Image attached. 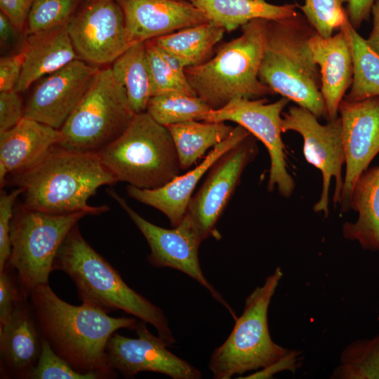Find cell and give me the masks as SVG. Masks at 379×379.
<instances>
[{
	"label": "cell",
	"instance_id": "obj_1",
	"mask_svg": "<svg viewBox=\"0 0 379 379\" xmlns=\"http://www.w3.org/2000/svg\"><path fill=\"white\" fill-rule=\"evenodd\" d=\"M29 298L42 337L56 354L80 373L98 379L117 377L106 346L117 330H135V318L112 317L85 303L72 305L59 298L48 283L37 286Z\"/></svg>",
	"mask_w": 379,
	"mask_h": 379
},
{
	"label": "cell",
	"instance_id": "obj_2",
	"mask_svg": "<svg viewBox=\"0 0 379 379\" xmlns=\"http://www.w3.org/2000/svg\"><path fill=\"white\" fill-rule=\"evenodd\" d=\"M12 178V184L22 191V206L50 214L105 213L109 209L107 206H92L88 200L100 187L117 182L98 153L70 150L58 145Z\"/></svg>",
	"mask_w": 379,
	"mask_h": 379
},
{
	"label": "cell",
	"instance_id": "obj_3",
	"mask_svg": "<svg viewBox=\"0 0 379 379\" xmlns=\"http://www.w3.org/2000/svg\"><path fill=\"white\" fill-rule=\"evenodd\" d=\"M53 268L69 276L82 303L107 313L122 310L151 324L168 346L175 342L163 311L124 282L116 269L85 240L77 224L62 244Z\"/></svg>",
	"mask_w": 379,
	"mask_h": 379
},
{
	"label": "cell",
	"instance_id": "obj_4",
	"mask_svg": "<svg viewBox=\"0 0 379 379\" xmlns=\"http://www.w3.org/2000/svg\"><path fill=\"white\" fill-rule=\"evenodd\" d=\"M302 13L268 20L258 77L274 93L293 101L318 119H327L321 73L308 46L315 33Z\"/></svg>",
	"mask_w": 379,
	"mask_h": 379
},
{
	"label": "cell",
	"instance_id": "obj_5",
	"mask_svg": "<svg viewBox=\"0 0 379 379\" xmlns=\"http://www.w3.org/2000/svg\"><path fill=\"white\" fill-rule=\"evenodd\" d=\"M267 21L258 18L248 22L238 37L221 45L211 59L185 69L193 91L211 109L234 98L255 99L274 93L258 77Z\"/></svg>",
	"mask_w": 379,
	"mask_h": 379
},
{
	"label": "cell",
	"instance_id": "obj_6",
	"mask_svg": "<svg viewBox=\"0 0 379 379\" xmlns=\"http://www.w3.org/2000/svg\"><path fill=\"white\" fill-rule=\"evenodd\" d=\"M98 154L117 182L141 189L161 187L182 170L168 129L147 112L136 114L123 133Z\"/></svg>",
	"mask_w": 379,
	"mask_h": 379
},
{
	"label": "cell",
	"instance_id": "obj_7",
	"mask_svg": "<svg viewBox=\"0 0 379 379\" xmlns=\"http://www.w3.org/2000/svg\"><path fill=\"white\" fill-rule=\"evenodd\" d=\"M280 267L246 298L244 311L235 320L226 340L212 353L208 367L215 379H230L263 368L281 359L289 350L274 343L270 334L267 313L283 277Z\"/></svg>",
	"mask_w": 379,
	"mask_h": 379
},
{
	"label": "cell",
	"instance_id": "obj_8",
	"mask_svg": "<svg viewBox=\"0 0 379 379\" xmlns=\"http://www.w3.org/2000/svg\"><path fill=\"white\" fill-rule=\"evenodd\" d=\"M135 114L112 68L98 70L84 96L60 129L58 145L99 153L119 137Z\"/></svg>",
	"mask_w": 379,
	"mask_h": 379
},
{
	"label": "cell",
	"instance_id": "obj_9",
	"mask_svg": "<svg viewBox=\"0 0 379 379\" xmlns=\"http://www.w3.org/2000/svg\"><path fill=\"white\" fill-rule=\"evenodd\" d=\"M84 212L50 214L18 208L11 223V253L8 264L16 273L20 292L28 299L39 285L48 284L53 262Z\"/></svg>",
	"mask_w": 379,
	"mask_h": 379
},
{
	"label": "cell",
	"instance_id": "obj_10",
	"mask_svg": "<svg viewBox=\"0 0 379 379\" xmlns=\"http://www.w3.org/2000/svg\"><path fill=\"white\" fill-rule=\"evenodd\" d=\"M281 131H293L303 139V154L306 161L320 170L322 174V189L319 199L313 206L315 213H329V187L331 179L335 182L333 202L339 205L344 178L342 168L345 164V152L343 138V124L340 117L328 121L325 125L308 109L291 106L282 113Z\"/></svg>",
	"mask_w": 379,
	"mask_h": 379
},
{
	"label": "cell",
	"instance_id": "obj_11",
	"mask_svg": "<svg viewBox=\"0 0 379 379\" xmlns=\"http://www.w3.org/2000/svg\"><path fill=\"white\" fill-rule=\"evenodd\" d=\"M290 100L282 97L274 102L267 103L266 98H237L224 107L212 109L204 121H233L244 127L266 147L270 158L267 190L277 189L279 194L290 197L295 189V181L288 173L285 147L281 139V117Z\"/></svg>",
	"mask_w": 379,
	"mask_h": 379
},
{
	"label": "cell",
	"instance_id": "obj_12",
	"mask_svg": "<svg viewBox=\"0 0 379 379\" xmlns=\"http://www.w3.org/2000/svg\"><path fill=\"white\" fill-rule=\"evenodd\" d=\"M258 152L253 135L246 137L220 157L210 167L199 190L192 197L185 217L204 240L220 237L215 228L246 167Z\"/></svg>",
	"mask_w": 379,
	"mask_h": 379
},
{
	"label": "cell",
	"instance_id": "obj_13",
	"mask_svg": "<svg viewBox=\"0 0 379 379\" xmlns=\"http://www.w3.org/2000/svg\"><path fill=\"white\" fill-rule=\"evenodd\" d=\"M108 194L126 212L145 238L150 248L147 260L152 265L171 267L191 277L206 288L234 320L237 319L233 309L202 272L199 261V248L202 240L187 217L173 229L163 228L140 216L115 191L110 190Z\"/></svg>",
	"mask_w": 379,
	"mask_h": 379
},
{
	"label": "cell",
	"instance_id": "obj_14",
	"mask_svg": "<svg viewBox=\"0 0 379 379\" xmlns=\"http://www.w3.org/2000/svg\"><path fill=\"white\" fill-rule=\"evenodd\" d=\"M66 27L79 58L95 66L113 62L134 44L117 0L90 1Z\"/></svg>",
	"mask_w": 379,
	"mask_h": 379
},
{
	"label": "cell",
	"instance_id": "obj_15",
	"mask_svg": "<svg viewBox=\"0 0 379 379\" xmlns=\"http://www.w3.org/2000/svg\"><path fill=\"white\" fill-rule=\"evenodd\" d=\"M135 331L137 338L114 333L109 339L106 353L112 367L125 378L140 372H154L173 379H199L201 373L192 364L167 349V344L151 333L146 322L139 320Z\"/></svg>",
	"mask_w": 379,
	"mask_h": 379
},
{
	"label": "cell",
	"instance_id": "obj_16",
	"mask_svg": "<svg viewBox=\"0 0 379 379\" xmlns=\"http://www.w3.org/2000/svg\"><path fill=\"white\" fill-rule=\"evenodd\" d=\"M338 113L343 124L345 173L340 213L350 210L353 187L359 175L379 152V95L359 101L343 98Z\"/></svg>",
	"mask_w": 379,
	"mask_h": 379
},
{
	"label": "cell",
	"instance_id": "obj_17",
	"mask_svg": "<svg viewBox=\"0 0 379 379\" xmlns=\"http://www.w3.org/2000/svg\"><path fill=\"white\" fill-rule=\"evenodd\" d=\"M98 70L97 66L78 58L44 77L24 107V117L60 130Z\"/></svg>",
	"mask_w": 379,
	"mask_h": 379
},
{
	"label": "cell",
	"instance_id": "obj_18",
	"mask_svg": "<svg viewBox=\"0 0 379 379\" xmlns=\"http://www.w3.org/2000/svg\"><path fill=\"white\" fill-rule=\"evenodd\" d=\"M250 135L244 127L238 125L225 140L215 145L204 160L192 171L178 175L168 184L157 189H141L128 185L127 194L136 201L162 212L168 218L171 225L175 227L182 221L199 180L220 157Z\"/></svg>",
	"mask_w": 379,
	"mask_h": 379
},
{
	"label": "cell",
	"instance_id": "obj_19",
	"mask_svg": "<svg viewBox=\"0 0 379 379\" xmlns=\"http://www.w3.org/2000/svg\"><path fill=\"white\" fill-rule=\"evenodd\" d=\"M133 43L145 42L208 22L190 2L178 0H117Z\"/></svg>",
	"mask_w": 379,
	"mask_h": 379
},
{
	"label": "cell",
	"instance_id": "obj_20",
	"mask_svg": "<svg viewBox=\"0 0 379 379\" xmlns=\"http://www.w3.org/2000/svg\"><path fill=\"white\" fill-rule=\"evenodd\" d=\"M42 339L32 306L23 299L0 324L1 378L28 379L38 361Z\"/></svg>",
	"mask_w": 379,
	"mask_h": 379
},
{
	"label": "cell",
	"instance_id": "obj_21",
	"mask_svg": "<svg viewBox=\"0 0 379 379\" xmlns=\"http://www.w3.org/2000/svg\"><path fill=\"white\" fill-rule=\"evenodd\" d=\"M308 46L321 73V93L327 120L338 117V109L353 78L351 50L344 32L324 38L317 32L309 39Z\"/></svg>",
	"mask_w": 379,
	"mask_h": 379
},
{
	"label": "cell",
	"instance_id": "obj_22",
	"mask_svg": "<svg viewBox=\"0 0 379 379\" xmlns=\"http://www.w3.org/2000/svg\"><path fill=\"white\" fill-rule=\"evenodd\" d=\"M61 140L60 130L26 117L12 128L0 132L1 187L8 174L29 168Z\"/></svg>",
	"mask_w": 379,
	"mask_h": 379
},
{
	"label": "cell",
	"instance_id": "obj_23",
	"mask_svg": "<svg viewBox=\"0 0 379 379\" xmlns=\"http://www.w3.org/2000/svg\"><path fill=\"white\" fill-rule=\"evenodd\" d=\"M23 65L15 88L19 93L44 77L79 58L69 36L66 25L52 30L29 34L22 49Z\"/></svg>",
	"mask_w": 379,
	"mask_h": 379
},
{
	"label": "cell",
	"instance_id": "obj_24",
	"mask_svg": "<svg viewBox=\"0 0 379 379\" xmlns=\"http://www.w3.org/2000/svg\"><path fill=\"white\" fill-rule=\"evenodd\" d=\"M350 207L358 213V218L354 222L343 225V237L357 241L364 250L379 251V166L368 168L359 175Z\"/></svg>",
	"mask_w": 379,
	"mask_h": 379
},
{
	"label": "cell",
	"instance_id": "obj_25",
	"mask_svg": "<svg viewBox=\"0 0 379 379\" xmlns=\"http://www.w3.org/2000/svg\"><path fill=\"white\" fill-rule=\"evenodd\" d=\"M208 22L232 32L254 19L274 20L294 15L298 4L274 5L265 0H189Z\"/></svg>",
	"mask_w": 379,
	"mask_h": 379
},
{
	"label": "cell",
	"instance_id": "obj_26",
	"mask_svg": "<svg viewBox=\"0 0 379 379\" xmlns=\"http://www.w3.org/2000/svg\"><path fill=\"white\" fill-rule=\"evenodd\" d=\"M225 32L222 27L206 22L154 38L152 41L176 58L186 68L206 61Z\"/></svg>",
	"mask_w": 379,
	"mask_h": 379
},
{
	"label": "cell",
	"instance_id": "obj_27",
	"mask_svg": "<svg viewBox=\"0 0 379 379\" xmlns=\"http://www.w3.org/2000/svg\"><path fill=\"white\" fill-rule=\"evenodd\" d=\"M234 127L225 122L192 120L167 126L182 170L194 165L211 147L225 140Z\"/></svg>",
	"mask_w": 379,
	"mask_h": 379
},
{
	"label": "cell",
	"instance_id": "obj_28",
	"mask_svg": "<svg viewBox=\"0 0 379 379\" xmlns=\"http://www.w3.org/2000/svg\"><path fill=\"white\" fill-rule=\"evenodd\" d=\"M111 68L125 88L133 112L136 114L146 112L152 91L145 41L130 46L113 62Z\"/></svg>",
	"mask_w": 379,
	"mask_h": 379
},
{
	"label": "cell",
	"instance_id": "obj_29",
	"mask_svg": "<svg viewBox=\"0 0 379 379\" xmlns=\"http://www.w3.org/2000/svg\"><path fill=\"white\" fill-rule=\"evenodd\" d=\"M347 39L353 63V78L345 100L359 101L379 95V56L373 52L364 39L345 19L340 28Z\"/></svg>",
	"mask_w": 379,
	"mask_h": 379
},
{
	"label": "cell",
	"instance_id": "obj_30",
	"mask_svg": "<svg viewBox=\"0 0 379 379\" xmlns=\"http://www.w3.org/2000/svg\"><path fill=\"white\" fill-rule=\"evenodd\" d=\"M211 110L197 96L168 93L151 97L146 112L157 123L167 127L192 120L204 121Z\"/></svg>",
	"mask_w": 379,
	"mask_h": 379
},
{
	"label": "cell",
	"instance_id": "obj_31",
	"mask_svg": "<svg viewBox=\"0 0 379 379\" xmlns=\"http://www.w3.org/2000/svg\"><path fill=\"white\" fill-rule=\"evenodd\" d=\"M331 379H379V333L358 339L342 351Z\"/></svg>",
	"mask_w": 379,
	"mask_h": 379
},
{
	"label": "cell",
	"instance_id": "obj_32",
	"mask_svg": "<svg viewBox=\"0 0 379 379\" xmlns=\"http://www.w3.org/2000/svg\"><path fill=\"white\" fill-rule=\"evenodd\" d=\"M81 1L34 0L27 20V34L41 33L67 25Z\"/></svg>",
	"mask_w": 379,
	"mask_h": 379
},
{
	"label": "cell",
	"instance_id": "obj_33",
	"mask_svg": "<svg viewBox=\"0 0 379 379\" xmlns=\"http://www.w3.org/2000/svg\"><path fill=\"white\" fill-rule=\"evenodd\" d=\"M145 51L152 96L168 93H182L197 96L188 81L177 76L164 60L160 48L152 40L145 41Z\"/></svg>",
	"mask_w": 379,
	"mask_h": 379
},
{
	"label": "cell",
	"instance_id": "obj_34",
	"mask_svg": "<svg viewBox=\"0 0 379 379\" xmlns=\"http://www.w3.org/2000/svg\"><path fill=\"white\" fill-rule=\"evenodd\" d=\"M348 0H305L298 5L309 23L321 37L333 36L335 29H340L347 18L343 4Z\"/></svg>",
	"mask_w": 379,
	"mask_h": 379
},
{
	"label": "cell",
	"instance_id": "obj_35",
	"mask_svg": "<svg viewBox=\"0 0 379 379\" xmlns=\"http://www.w3.org/2000/svg\"><path fill=\"white\" fill-rule=\"evenodd\" d=\"M28 379H98L93 373H83L74 369L56 354L43 338L41 350L36 366Z\"/></svg>",
	"mask_w": 379,
	"mask_h": 379
},
{
	"label": "cell",
	"instance_id": "obj_36",
	"mask_svg": "<svg viewBox=\"0 0 379 379\" xmlns=\"http://www.w3.org/2000/svg\"><path fill=\"white\" fill-rule=\"evenodd\" d=\"M22 190L17 188L10 193L1 191L0 195V271L7 264L11 253V223L14 213V204L22 194Z\"/></svg>",
	"mask_w": 379,
	"mask_h": 379
},
{
	"label": "cell",
	"instance_id": "obj_37",
	"mask_svg": "<svg viewBox=\"0 0 379 379\" xmlns=\"http://www.w3.org/2000/svg\"><path fill=\"white\" fill-rule=\"evenodd\" d=\"M7 263L0 271V324L4 323L17 305L25 299L20 292L17 275Z\"/></svg>",
	"mask_w": 379,
	"mask_h": 379
},
{
	"label": "cell",
	"instance_id": "obj_38",
	"mask_svg": "<svg viewBox=\"0 0 379 379\" xmlns=\"http://www.w3.org/2000/svg\"><path fill=\"white\" fill-rule=\"evenodd\" d=\"M19 92H0V132L14 127L24 117V105Z\"/></svg>",
	"mask_w": 379,
	"mask_h": 379
},
{
	"label": "cell",
	"instance_id": "obj_39",
	"mask_svg": "<svg viewBox=\"0 0 379 379\" xmlns=\"http://www.w3.org/2000/svg\"><path fill=\"white\" fill-rule=\"evenodd\" d=\"M23 54L4 56L0 59V92L15 89L21 75Z\"/></svg>",
	"mask_w": 379,
	"mask_h": 379
},
{
	"label": "cell",
	"instance_id": "obj_40",
	"mask_svg": "<svg viewBox=\"0 0 379 379\" xmlns=\"http://www.w3.org/2000/svg\"><path fill=\"white\" fill-rule=\"evenodd\" d=\"M302 359L301 352L295 350H289L281 359L270 366L260 371H255L246 377L237 378H271L274 374L283 371H288L294 373L302 365Z\"/></svg>",
	"mask_w": 379,
	"mask_h": 379
},
{
	"label": "cell",
	"instance_id": "obj_41",
	"mask_svg": "<svg viewBox=\"0 0 379 379\" xmlns=\"http://www.w3.org/2000/svg\"><path fill=\"white\" fill-rule=\"evenodd\" d=\"M34 0H0V8L13 23L22 32L27 23V17Z\"/></svg>",
	"mask_w": 379,
	"mask_h": 379
},
{
	"label": "cell",
	"instance_id": "obj_42",
	"mask_svg": "<svg viewBox=\"0 0 379 379\" xmlns=\"http://www.w3.org/2000/svg\"><path fill=\"white\" fill-rule=\"evenodd\" d=\"M375 1L376 0H348L346 13L354 29L359 28L363 22L368 20Z\"/></svg>",
	"mask_w": 379,
	"mask_h": 379
},
{
	"label": "cell",
	"instance_id": "obj_43",
	"mask_svg": "<svg viewBox=\"0 0 379 379\" xmlns=\"http://www.w3.org/2000/svg\"><path fill=\"white\" fill-rule=\"evenodd\" d=\"M373 28L366 43L369 48L379 56V0H376L371 10Z\"/></svg>",
	"mask_w": 379,
	"mask_h": 379
},
{
	"label": "cell",
	"instance_id": "obj_44",
	"mask_svg": "<svg viewBox=\"0 0 379 379\" xmlns=\"http://www.w3.org/2000/svg\"><path fill=\"white\" fill-rule=\"evenodd\" d=\"M20 32L11 21V20L2 12L0 13V39L1 44H10Z\"/></svg>",
	"mask_w": 379,
	"mask_h": 379
},
{
	"label": "cell",
	"instance_id": "obj_45",
	"mask_svg": "<svg viewBox=\"0 0 379 379\" xmlns=\"http://www.w3.org/2000/svg\"><path fill=\"white\" fill-rule=\"evenodd\" d=\"M88 1H95V0H88Z\"/></svg>",
	"mask_w": 379,
	"mask_h": 379
}]
</instances>
